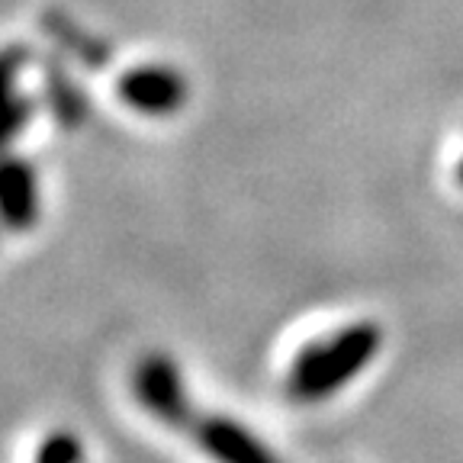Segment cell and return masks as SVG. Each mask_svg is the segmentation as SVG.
<instances>
[{
    "mask_svg": "<svg viewBox=\"0 0 463 463\" xmlns=\"http://www.w3.org/2000/svg\"><path fill=\"white\" fill-rule=\"evenodd\" d=\"M383 345V332L373 322H354L322 341H312L293 357L287 392L297 402H326L345 390L357 373L370 367Z\"/></svg>",
    "mask_w": 463,
    "mask_h": 463,
    "instance_id": "obj_1",
    "label": "cell"
},
{
    "mask_svg": "<svg viewBox=\"0 0 463 463\" xmlns=\"http://www.w3.org/2000/svg\"><path fill=\"white\" fill-rule=\"evenodd\" d=\"M132 392L155 421L167 428H190L196 421L187 386L167 354H145L132 370Z\"/></svg>",
    "mask_w": 463,
    "mask_h": 463,
    "instance_id": "obj_2",
    "label": "cell"
},
{
    "mask_svg": "<svg viewBox=\"0 0 463 463\" xmlns=\"http://www.w3.org/2000/svg\"><path fill=\"white\" fill-rule=\"evenodd\" d=\"M194 441L216 463H283L251 428L225 415H206L190 425Z\"/></svg>",
    "mask_w": 463,
    "mask_h": 463,
    "instance_id": "obj_3",
    "label": "cell"
},
{
    "mask_svg": "<svg viewBox=\"0 0 463 463\" xmlns=\"http://www.w3.org/2000/svg\"><path fill=\"white\" fill-rule=\"evenodd\" d=\"M116 90H119L126 107L138 109L145 116H171L187 100L184 74L171 71L165 65H142L136 71H126Z\"/></svg>",
    "mask_w": 463,
    "mask_h": 463,
    "instance_id": "obj_4",
    "label": "cell"
},
{
    "mask_svg": "<svg viewBox=\"0 0 463 463\" xmlns=\"http://www.w3.org/2000/svg\"><path fill=\"white\" fill-rule=\"evenodd\" d=\"M0 216L14 229H26L39 216V184L26 161H0Z\"/></svg>",
    "mask_w": 463,
    "mask_h": 463,
    "instance_id": "obj_5",
    "label": "cell"
},
{
    "mask_svg": "<svg viewBox=\"0 0 463 463\" xmlns=\"http://www.w3.org/2000/svg\"><path fill=\"white\" fill-rule=\"evenodd\" d=\"M23 68L20 49L0 52V148L10 142V138L20 136L23 123L29 119V100H23L16 94V74Z\"/></svg>",
    "mask_w": 463,
    "mask_h": 463,
    "instance_id": "obj_6",
    "label": "cell"
},
{
    "mask_svg": "<svg viewBox=\"0 0 463 463\" xmlns=\"http://www.w3.org/2000/svg\"><path fill=\"white\" fill-rule=\"evenodd\" d=\"M49 33L52 36H58L61 43L68 45V49L74 52V55L84 61V65H94V68H100V65H107L109 61V52H107V45H100L94 36H87V33H80L74 23H68V20H61L58 14H52L49 16Z\"/></svg>",
    "mask_w": 463,
    "mask_h": 463,
    "instance_id": "obj_7",
    "label": "cell"
},
{
    "mask_svg": "<svg viewBox=\"0 0 463 463\" xmlns=\"http://www.w3.org/2000/svg\"><path fill=\"white\" fill-rule=\"evenodd\" d=\"M33 463H84V444L71 431H52L36 448Z\"/></svg>",
    "mask_w": 463,
    "mask_h": 463,
    "instance_id": "obj_8",
    "label": "cell"
},
{
    "mask_svg": "<svg viewBox=\"0 0 463 463\" xmlns=\"http://www.w3.org/2000/svg\"><path fill=\"white\" fill-rule=\"evenodd\" d=\"M460 181H463V161H460Z\"/></svg>",
    "mask_w": 463,
    "mask_h": 463,
    "instance_id": "obj_9",
    "label": "cell"
}]
</instances>
